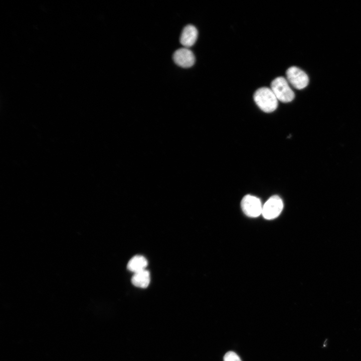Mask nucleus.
Masks as SVG:
<instances>
[{"mask_svg":"<svg viewBox=\"0 0 361 361\" xmlns=\"http://www.w3.org/2000/svg\"><path fill=\"white\" fill-rule=\"evenodd\" d=\"M241 206L244 213L250 217H257L262 214V207L260 200L250 195H246L241 201Z\"/></svg>","mask_w":361,"mask_h":361,"instance_id":"nucleus-3","label":"nucleus"},{"mask_svg":"<svg viewBox=\"0 0 361 361\" xmlns=\"http://www.w3.org/2000/svg\"><path fill=\"white\" fill-rule=\"evenodd\" d=\"M174 63L183 68H189L195 63V57L193 52L187 48H183L175 51L173 55Z\"/></svg>","mask_w":361,"mask_h":361,"instance_id":"nucleus-6","label":"nucleus"},{"mask_svg":"<svg viewBox=\"0 0 361 361\" xmlns=\"http://www.w3.org/2000/svg\"><path fill=\"white\" fill-rule=\"evenodd\" d=\"M150 281L149 272L146 269L135 273L131 278V282L136 287L145 288Z\"/></svg>","mask_w":361,"mask_h":361,"instance_id":"nucleus-9","label":"nucleus"},{"mask_svg":"<svg viewBox=\"0 0 361 361\" xmlns=\"http://www.w3.org/2000/svg\"><path fill=\"white\" fill-rule=\"evenodd\" d=\"M253 98L257 105L265 112H272L277 107L278 100L270 88H259L254 93Z\"/></svg>","mask_w":361,"mask_h":361,"instance_id":"nucleus-1","label":"nucleus"},{"mask_svg":"<svg viewBox=\"0 0 361 361\" xmlns=\"http://www.w3.org/2000/svg\"><path fill=\"white\" fill-rule=\"evenodd\" d=\"M198 32L197 28L191 25L186 26L181 34L180 42L185 48H189L196 42Z\"/></svg>","mask_w":361,"mask_h":361,"instance_id":"nucleus-7","label":"nucleus"},{"mask_svg":"<svg viewBox=\"0 0 361 361\" xmlns=\"http://www.w3.org/2000/svg\"><path fill=\"white\" fill-rule=\"evenodd\" d=\"M283 208V203L281 199L278 196H273L263 206L262 215L266 219H273L280 215Z\"/></svg>","mask_w":361,"mask_h":361,"instance_id":"nucleus-4","label":"nucleus"},{"mask_svg":"<svg viewBox=\"0 0 361 361\" xmlns=\"http://www.w3.org/2000/svg\"><path fill=\"white\" fill-rule=\"evenodd\" d=\"M224 361H241V360L235 352L229 351L224 355Z\"/></svg>","mask_w":361,"mask_h":361,"instance_id":"nucleus-10","label":"nucleus"},{"mask_svg":"<svg viewBox=\"0 0 361 361\" xmlns=\"http://www.w3.org/2000/svg\"><path fill=\"white\" fill-rule=\"evenodd\" d=\"M286 75L287 81L296 89H302L308 84L309 78L307 75L297 67H289L286 72Z\"/></svg>","mask_w":361,"mask_h":361,"instance_id":"nucleus-5","label":"nucleus"},{"mask_svg":"<svg viewBox=\"0 0 361 361\" xmlns=\"http://www.w3.org/2000/svg\"><path fill=\"white\" fill-rule=\"evenodd\" d=\"M147 264V260L144 257L136 255L128 261L127 268L130 271L135 273L145 270Z\"/></svg>","mask_w":361,"mask_h":361,"instance_id":"nucleus-8","label":"nucleus"},{"mask_svg":"<svg viewBox=\"0 0 361 361\" xmlns=\"http://www.w3.org/2000/svg\"><path fill=\"white\" fill-rule=\"evenodd\" d=\"M271 90L278 100L284 103L292 101L295 97L294 93L289 85L288 82L283 77H278L271 83Z\"/></svg>","mask_w":361,"mask_h":361,"instance_id":"nucleus-2","label":"nucleus"}]
</instances>
